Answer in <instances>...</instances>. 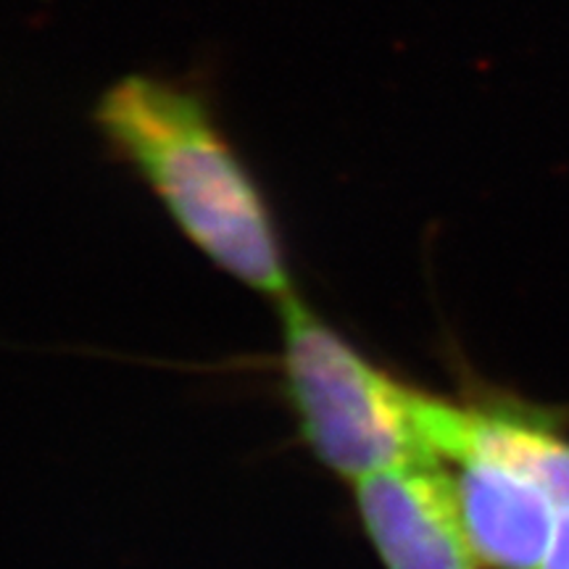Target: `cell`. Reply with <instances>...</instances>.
Here are the masks:
<instances>
[{
    "instance_id": "5",
    "label": "cell",
    "mask_w": 569,
    "mask_h": 569,
    "mask_svg": "<svg viewBox=\"0 0 569 569\" xmlns=\"http://www.w3.org/2000/svg\"><path fill=\"white\" fill-rule=\"evenodd\" d=\"M417 401V422L432 457L451 465L472 453L498 459L530 475L557 498L559 507H567L569 443L549 432V427L503 409L459 407L425 393Z\"/></svg>"
},
{
    "instance_id": "2",
    "label": "cell",
    "mask_w": 569,
    "mask_h": 569,
    "mask_svg": "<svg viewBox=\"0 0 569 569\" xmlns=\"http://www.w3.org/2000/svg\"><path fill=\"white\" fill-rule=\"evenodd\" d=\"M284 388L301 436L325 467L346 480L440 461L417 422V390L365 359L290 293L280 298Z\"/></svg>"
},
{
    "instance_id": "4",
    "label": "cell",
    "mask_w": 569,
    "mask_h": 569,
    "mask_svg": "<svg viewBox=\"0 0 569 569\" xmlns=\"http://www.w3.org/2000/svg\"><path fill=\"white\" fill-rule=\"evenodd\" d=\"M457 501L467 538L490 569H540L557 528L559 503L530 475L490 457H461Z\"/></svg>"
},
{
    "instance_id": "3",
    "label": "cell",
    "mask_w": 569,
    "mask_h": 569,
    "mask_svg": "<svg viewBox=\"0 0 569 569\" xmlns=\"http://www.w3.org/2000/svg\"><path fill=\"white\" fill-rule=\"evenodd\" d=\"M369 540L388 569H478L457 501L440 461H415L356 482Z\"/></svg>"
},
{
    "instance_id": "1",
    "label": "cell",
    "mask_w": 569,
    "mask_h": 569,
    "mask_svg": "<svg viewBox=\"0 0 569 569\" xmlns=\"http://www.w3.org/2000/svg\"><path fill=\"white\" fill-rule=\"evenodd\" d=\"M98 122L213 264L277 301L293 293L264 196L193 92L127 77Z\"/></svg>"
},
{
    "instance_id": "6",
    "label": "cell",
    "mask_w": 569,
    "mask_h": 569,
    "mask_svg": "<svg viewBox=\"0 0 569 569\" xmlns=\"http://www.w3.org/2000/svg\"><path fill=\"white\" fill-rule=\"evenodd\" d=\"M540 569H569V503L559 509L557 528H553L549 551H546Z\"/></svg>"
}]
</instances>
